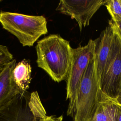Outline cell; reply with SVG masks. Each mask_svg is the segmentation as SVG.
<instances>
[{
	"label": "cell",
	"mask_w": 121,
	"mask_h": 121,
	"mask_svg": "<svg viewBox=\"0 0 121 121\" xmlns=\"http://www.w3.org/2000/svg\"><path fill=\"white\" fill-rule=\"evenodd\" d=\"M39 68L55 82L66 80L72 60L69 42L60 35L52 34L39 41L35 46Z\"/></svg>",
	"instance_id": "obj_1"
},
{
	"label": "cell",
	"mask_w": 121,
	"mask_h": 121,
	"mask_svg": "<svg viewBox=\"0 0 121 121\" xmlns=\"http://www.w3.org/2000/svg\"><path fill=\"white\" fill-rule=\"evenodd\" d=\"M3 28L15 35L23 46H32L48 33L47 22L42 16L28 15L9 11H0Z\"/></svg>",
	"instance_id": "obj_2"
},
{
	"label": "cell",
	"mask_w": 121,
	"mask_h": 121,
	"mask_svg": "<svg viewBox=\"0 0 121 121\" xmlns=\"http://www.w3.org/2000/svg\"><path fill=\"white\" fill-rule=\"evenodd\" d=\"M101 92L94 55L83 75L74 106L67 115L73 121H89L98 104Z\"/></svg>",
	"instance_id": "obj_3"
},
{
	"label": "cell",
	"mask_w": 121,
	"mask_h": 121,
	"mask_svg": "<svg viewBox=\"0 0 121 121\" xmlns=\"http://www.w3.org/2000/svg\"><path fill=\"white\" fill-rule=\"evenodd\" d=\"M48 117L38 93H20L0 107V121H43Z\"/></svg>",
	"instance_id": "obj_4"
},
{
	"label": "cell",
	"mask_w": 121,
	"mask_h": 121,
	"mask_svg": "<svg viewBox=\"0 0 121 121\" xmlns=\"http://www.w3.org/2000/svg\"><path fill=\"white\" fill-rule=\"evenodd\" d=\"M95 40L90 39L84 46L72 49V60L66 79V100L69 103L67 113L72 109L83 75L95 55Z\"/></svg>",
	"instance_id": "obj_5"
},
{
	"label": "cell",
	"mask_w": 121,
	"mask_h": 121,
	"mask_svg": "<svg viewBox=\"0 0 121 121\" xmlns=\"http://www.w3.org/2000/svg\"><path fill=\"white\" fill-rule=\"evenodd\" d=\"M121 81V41L113 32L111 51L99 82L101 92L109 98L115 100L119 93Z\"/></svg>",
	"instance_id": "obj_6"
},
{
	"label": "cell",
	"mask_w": 121,
	"mask_h": 121,
	"mask_svg": "<svg viewBox=\"0 0 121 121\" xmlns=\"http://www.w3.org/2000/svg\"><path fill=\"white\" fill-rule=\"evenodd\" d=\"M108 0H61L56 10L68 15L77 22L80 31L89 24L90 20Z\"/></svg>",
	"instance_id": "obj_7"
},
{
	"label": "cell",
	"mask_w": 121,
	"mask_h": 121,
	"mask_svg": "<svg viewBox=\"0 0 121 121\" xmlns=\"http://www.w3.org/2000/svg\"><path fill=\"white\" fill-rule=\"evenodd\" d=\"M113 39V32L109 26L95 39L96 46L95 57L96 62V75L100 82L102 75L108 60Z\"/></svg>",
	"instance_id": "obj_8"
},
{
	"label": "cell",
	"mask_w": 121,
	"mask_h": 121,
	"mask_svg": "<svg viewBox=\"0 0 121 121\" xmlns=\"http://www.w3.org/2000/svg\"><path fill=\"white\" fill-rule=\"evenodd\" d=\"M16 64V60L14 59L0 70V107L22 93L13 78V70Z\"/></svg>",
	"instance_id": "obj_9"
},
{
	"label": "cell",
	"mask_w": 121,
	"mask_h": 121,
	"mask_svg": "<svg viewBox=\"0 0 121 121\" xmlns=\"http://www.w3.org/2000/svg\"><path fill=\"white\" fill-rule=\"evenodd\" d=\"M118 104L101 92L98 104L89 121H116Z\"/></svg>",
	"instance_id": "obj_10"
},
{
	"label": "cell",
	"mask_w": 121,
	"mask_h": 121,
	"mask_svg": "<svg viewBox=\"0 0 121 121\" xmlns=\"http://www.w3.org/2000/svg\"><path fill=\"white\" fill-rule=\"evenodd\" d=\"M32 68L29 61L23 60L16 64L12 75L15 83L22 93L26 92L29 88L32 78Z\"/></svg>",
	"instance_id": "obj_11"
},
{
	"label": "cell",
	"mask_w": 121,
	"mask_h": 121,
	"mask_svg": "<svg viewBox=\"0 0 121 121\" xmlns=\"http://www.w3.org/2000/svg\"><path fill=\"white\" fill-rule=\"evenodd\" d=\"M104 5L111 16V19L115 22H121V0H108Z\"/></svg>",
	"instance_id": "obj_12"
},
{
	"label": "cell",
	"mask_w": 121,
	"mask_h": 121,
	"mask_svg": "<svg viewBox=\"0 0 121 121\" xmlns=\"http://www.w3.org/2000/svg\"><path fill=\"white\" fill-rule=\"evenodd\" d=\"M14 59L13 56L9 51L8 47L0 44V70Z\"/></svg>",
	"instance_id": "obj_13"
},
{
	"label": "cell",
	"mask_w": 121,
	"mask_h": 121,
	"mask_svg": "<svg viewBox=\"0 0 121 121\" xmlns=\"http://www.w3.org/2000/svg\"><path fill=\"white\" fill-rule=\"evenodd\" d=\"M63 116L61 115L59 117L54 116H48V117L43 121H62Z\"/></svg>",
	"instance_id": "obj_14"
},
{
	"label": "cell",
	"mask_w": 121,
	"mask_h": 121,
	"mask_svg": "<svg viewBox=\"0 0 121 121\" xmlns=\"http://www.w3.org/2000/svg\"><path fill=\"white\" fill-rule=\"evenodd\" d=\"M116 104H117L118 105L121 106V81L120 84V89L119 91V93L118 94L117 97L116 99L115 100H113Z\"/></svg>",
	"instance_id": "obj_15"
},
{
	"label": "cell",
	"mask_w": 121,
	"mask_h": 121,
	"mask_svg": "<svg viewBox=\"0 0 121 121\" xmlns=\"http://www.w3.org/2000/svg\"><path fill=\"white\" fill-rule=\"evenodd\" d=\"M116 121H121V106L118 104V110L116 117Z\"/></svg>",
	"instance_id": "obj_16"
}]
</instances>
